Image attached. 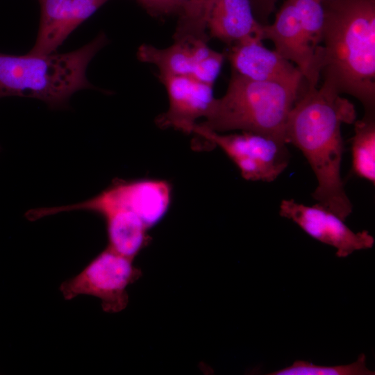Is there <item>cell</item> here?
I'll return each instance as SVG.
<instances>
[{
    "label": "cell",
    "instance_id": "cell-1",
    "mask_svg": "<svg viewBox=\"0 0 375 375\" xmlns=\"http://www.w3.org/2000/svg\"><path fill=\"white\" fill-rule=\"evenodd\" d=\"M356 120L353 104L323 81L320 87H307L299 95L285 126L286 142L301 151L316 177L313 199L344 221L351 214L353 205L341 176V127Z\"/></svg>",
    "mask_w": 375,
    "mask_h": 375
},
{
    "label": "cell",
    "instance_id": "cell-2",
    "mask_svg": "<svg viewBox=\"0 0 375 375\" xmlns=\"http://www.w3.org/2000/svg\"><path fill=\"white\" fill-rule=\"evenodd\" d=\"M320 77L375 113V0H324Z\"/></svg>",
    "mask_w": 375,
    "mask_h": 375
},
{
    "label": "cell",
    "instance_id": "cell-3",
    "mask_svg": "<svg viewBox=\"0 0 375 375\" xmlns=\"http://www.w3.org/2000/svg\"><path fill=\"white\" fill-rule=\"evenodd\" d=\"M107 42L106 35L101 32L87 44L67 53H0V98H33L51 108H65L75 92L97 89L87 78V69Z\"/></svg>",
    "mask_w": 375,
    "mask_h": 375
},
{
    "label": "cell",
    "instance_id": "cell-4",
    "mask_svg": "<svg viewBox=\"0 0 375 375\" xmlns=\"http://www.w3.org/2000/svg\"><path fill=\"white\" fill-rule=\"evenodd\" d=\"M299 91L300 88L254 81L232 71L225 94L215 99L199 124L217 133L249 131L286 142L288 118Z\"/></svg>",
    "mask_w": 375,
    "mask_h": 375
},
{
    "label": "cell",
    "instance_id": "cell-5",
    "mask_svg": "<svg viewBox=\"0 0 375 375\" xmlns=\"http://www.w3.org/2000/svg\"><path fill=\"white\" fill-rule=\"evenodd\" d=\"M190 133L206 140L210 147H219L239 169L243 178L272 182L288 167L290 152L285 141L249 131L224 134L196 123Z\"/></svg>",
    "mask_w": 375,
    "mask_h": 375
},
{
    "label": "cell",
    "instance_id": "cell-6",
    "mask_svg": "<svg viewBox=\"0 0 375 375\" xmlns=\"http://www.w3.org/2000/svg\"><path fill=\"white\" fill-rule=\"evenodd\" d=\"M133 260L107 247L75 276L60 285L65 300L78 295L99 298L104 312H117L128 302L126 288L142 275Z\"/></svg>",
    "mask_w": 375,
    "mask_h": 375
},
{
    "label": "cell",
    "instance_id": "cell-7",
    "mask_svg": "<svg viewBox=\"0 0 375 375\" xmlns=\"http://www.w3.org/2000/svg\"><path fill=\"white\" fill-rule=\"evenodd\" d=\"M171 184L161 179H115L97 196L81 203L52 208L53 214L86 210L99 214L113 208L136 214L149 229L166 215L172 202Z\"/></svg>",
    "mask_w": 375,
    "mask_h": 375
},
{
    "label": "cell",
    "instance_id": "cell-8",
    "mask_svg": "<svg viewBox=\"0 0 375 375\" xmlns=\"http://www.w3.org/2000/svg\"><path fill=\"white\" fill-rule=\"evenodd\" d=\"M208 40L197 38L174 39L166 48L142 44L138 58L154 65L160 75L183 76L213 85L225 58V54L212 49Z\"/></svg>",
    "mask_w": 375,
    "mask_h": 375
},
{
    "label": "cell",
    "instance_id": "cell-9",
    "mask_svg": "<svg viewBox=\"0 0 375 375\" xmlns=\"http://www.w3.org/2000/svg\"><path fill=\"white\" fill-rule=\"evenodd\" d=\"M279 215L294 222L313 239L334 247L339 258L347 257L356 251L371 249L375 242L367 231H353L344 220L317 203L308 206L293 199H283Z\"/></svg>",
    "mask_w": 375,
    "mask_h": 375
},
{
    "label": "cell",
    "instance_id": "cell-10",
    "mask_svg": "<svg viewBox=\"0 0 375 375\" xmlns=\"http://www.w3.org/2000/svg\"><path fill=\"white\" fill-rule=\"evenodd\" d=\"M261 39L269 40L274 50L301 72L308 88L318 86L321 60L301 25L293 0H285L272 24L262 25Z\"/></svg>",
    "mask_w": 375,
    "mask_h": 375
},
{
    "label": "cell",
    "instance_id": "cell-11",
    "mask_svg": "<svg viewBox=\"0 0 375 375\" xmlns=\"http://www.w3.org/2000/svg\"><path fill=\"white\" fill-rule=\"evenodd\" d=\"M229 46L225 57L235 73L254 81L301 87L300 70L274 49L265 47L260 38L249 36Z\"/></svg>",
    "mask_w": 375,
    "mask_h": 375
},
{
    "label": "cell",
    "instance_id": "cell-12",
    "mask_svg": "<svg viewBox=\"0 0 375 375\" xmlns=\"http://www.w3.org/2000/svg\"><path fill=\"white\" fill-rule=\"evenodd\" d=\"M158 76L167 92L169 108L156 118V124L190 134L196 121L205 118L211 109L215 99L213 85L183 76Z\"/></svg>",
    "mask_w": 375,
    "mask_h": 375
},
{
    "label": "cell",
    "instance_id": "cell-13",
    "mask_svg": "<svg viewBox=\"0 0 375 375\" xmlns=\"http://www.w3.org/2000/svg\"><path fill=\"white\" fill-rule=\"evenodd\" d=\"M206 21L209 38L228 45L249 36L261 39L263 24L256 19L251 0H210Z\"/></svg>",
    "mask_w": 375,
    "mask_h": 375
},
{
    "label": "cell",
    "instance_id": "cell-14",
    "mask_svg": "<svg viewBox=\"0 0 375 375\" xmlns=\"http://www.w3.org/2000/svg\"><path fill=\"white\" fill-rule=\"evenodd\" d=\"M351 144V172L375 183V113H365L356 120Z\"/></svg>",
    "mask_w": 375,
    "mask_h": 375
},
{
    "label": "cell",
    "instance_id": "cell-15",
    "mask_svg": "<svg viewBox=\"0 0 375 375\" xmlns=\"http://www.w3.org/2000/svg\"><path fill=\"white\" fill-rule=\"evenodd\" d=\"M40 19L35 44L29 52L48 54L61 45L60 35L67 18L72 0H38Z\"/></svg>",
    "mask_w": 375,
    "mask_h": 375
},
{
    "label": "cell",
    "instance_id": "cell-16",
    "mask_svg": "<svg viewBox=\"0 0 375 375\" xmlns=\"http://www.w3.org/2000/svg\"><path fill=\"white\" fill-rule=\"evenodd\" d=\"M174 1L178 18L173 39L191 37L209 40L206 19L210 0Z\"/></svg>",
    "mask_w": 375,
    "mask_h": 375
},
{
    "label": "cell",
    "instance_id": "cell-17",
    "mask_svg": "<svg viewBox=\"0 0 375 375\" xmlns=\"http://www.w3.org/2000/svg\"><path fill=\"white\" fill-rule=\"evenodd\" d=\"M366 365V356L361 353L356 361L341 365L325 366L304 360H296L292 365L269 373L268 375H374Z\"/></svg>",
    "mask_w": 375,
    "mask_h": 375
},
{
    "label": "cell",
    "instance_id": "cell-18",
    "mask_svg": "<svg viewBox=\"0 0 375 375\" xmlns=\"http://www.w3.org/2000/svg\"><path fill=\"white\" fill-rule=\"evenodd\" d=\"M293 2L307 38L321 60L324 0H293Z\"/></svg>",
    "mask_w": 375,
    "mask_h": 375
},
{
    "label": "cell",
    "instance_id": "cell-19",
    "mask_svg": "<svg viewBox=\"0 0 375 375\" xmlns=\"http://www.w3.org/2000/svg\"><path fill=\"white\" fill-rule=\"evenodd\" d=\"M109 0H72L67 18L60 35L61 44L81 24Z\"/></svg>",
    "mask_w": 375,
    "mask_h": 375
},
{
    "label": "cell",
    "instance_id": "cell-20",
    "mask_svg": "<svg viewBox=\"0 0 375 375\" xmlns=\"http://www.w3.org/2000/svg\"><path fill=\"white\" fill-rule=\"evenodd\" d=\"M149 14L153 16H165L176 13L174 0H135Z\"/></svg>",
    "mask_w": 375,
    "mask_h": 375
},
{
    "label": "cell",
    "instance_id": "cell-21",
    "mask_svg": "<svg viewBox=\"0 0 375 375\" xmlns=\"http://www.w3.org/2000/svg\"><path fill=\"white\" fill-rule=\"evenodd\" d=\"M278 0H251L253 10L256 19L265 25L267 19L274 10Z\"/></svg>",
    "mask_w": 375,
    "mask_h": 375
}]
</instances>
